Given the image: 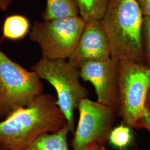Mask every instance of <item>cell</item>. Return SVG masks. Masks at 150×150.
Segmentation results:
<instances>
[{
    "label": "cell",
    "instance_id": "9",
    "mask_svg": "<svg viewBox=\"0 0 150 150\" xmlns=\"http://www.w3.org/2000/svg\"><path fill=\"white\" fill-rule=\"evenodd\" d=\"M111 57V47L100 20L86 22L75 49L67 59L79 69L83 64Z\"/></svg>",
    "mask_w": 150,
    "mask_h": 150
},
{
    "label": "cell",
    "instance_id": "14",
    "mask_svg": "<svg viewBox=\"0 0 150 150\" xmlns=\"http://www.w3.org/2000/svg\"><path fill=\"white\" fill-rule=\"evenodd\" d=\"M134 140L132 129L121 124L113 128L108 138L110 144L118 150H127Z\"/></svg>",
    "mask_w": 150,
    "mask_h": 150
},
{
    "label": "cell",
    "instance_id": "6",
    "mask_svg": "<svg viewBox=\"0 0 150 150\" xmlns=\"http://www.w3.org/2000/svg\"><path fill=\"white\" fill-rule=\"evenodd\" d=\"M81 16L34 22L29 32L30 40L40 47L42 58L67 59L86 25Z\"/></svg>",
    "mask_w": 150,
    "mask_h": 150
},
{
    "label": "cell",
    "instance_id": "11",
    "mask_svg": "<svg viewBox=\"0 0 150 150\" xmlns=\"http://www.w3.org/2000/svg\"><path fill=\"white\" fill-rule=\"evenodd\" d=\"M79 13L76 0H46L42 17L43 20H51L78 16Z\"/></svg>",
    "mask_w": 150,
    "mask_h": 150
},
{
    "label": "cell",
    "instance_id": "16",
    "mask_svg": "<svg viewBox=\"0 0 150 150\" xmlns=\"http://www.w3.org/2000/svg\"><path fill=\"white\" fill-rule=\"evenodd\" d=\"M144 16L150 17V0H135Z\"/></svg>",
    "mask_w": 150,
    "mask_h": 150
},
{
    "label": "cell",
    "instance_id": "18",
    "mask_svg": "<svg viewBox=\"0 0 150 150\" xmlns=\"http://www.w3.org/2000/svg\"><path fill=\"white\" fill-rule=\"evenodd\" d=\"M83 150H107V149L104 145L94 144L87 146Z\"/></svg>",
    "mask_w": 150,
    "mask_h": 150
},
{
    "label": "cell",
    "instance_id": "1",
    "mask_svg": "<svg viewBox=\"0 0 150 150\" xmlns=\"http://www.w3.org/2000/svg\"><path fill=\"white\" fill-rule=\"evenodd\" d=\"M67 125L57 99L43 93L28 106L0 121V148L22 150L40 135L57 132Z\"/></svg>",
    "mask_w": 150,
    "mask_h": 150
},
{
    "label": "cell",
    "instance_id": "19",
    "mask_svg": "<svg viewBox=\"0 0 150 150\" xmlns=\"http://www.w3.org/2000/svg\"><path fill=\"white\" fill-rule=\"evenodd\" d=\"M13 0H0V10L5 11L10 5Z\"/></svg>",
    "mask_w": 150,
    "mask_h": 150
},
{
    "label": "cell",
    "instance_id": "4",
    "mask_svg": "<svg viewBox=\"0 0 150 150\" xmlns=\"http://www.w3.org/2000/svg\"><path fill=\"white\" fill-rule=\"evenodd\" d=\"M43 89L36 72L12 61L0 49V121L32 103Z\"/></svg>",
    "mask_w": 150,
    "mask_h": 150
},
{
    "label": "cell",
    "instance_id": "12",
    "mask_svg": "<svg viewBox=\"0 0 150 150\" xmlns=\"http://www.w3.org/2000/svg\"><path fill=\"white\" fill-rule=\"evenodd\" d=\"M30 29V22L26 17L13 15L6 18L2 27V35L10 40H19L29 33Z\"/></svg>",
    "mask_w": 150,
    "mask_h": 150
},
{
    "label": "cell",
    "instance_id": "10",
    "mask_svg": "<svg viewBox=\"0 0 150 150\" xmlns=\"http://www.w3.org/2000/svg\"><path fill=\"white\" fill-rule=\"evenodd\" d=\"M69 132L67 125L57 132L43 134L21 150H70L67 142Z\"/></svg>",
    "mask_w": 150,
    "mask_h": 150
},
{
    "label": "cell",
    "instance_id": "17",
    "mask_svg": "<svg viewBox=\"0 0 150 150\" xmlns=\"http://www.w3.org/2000/svg\"><path fill=\"white\" fill-rule=\"evenodd\" d=\"M137 129H144L150 133V115L147 110L145 116L142 118L138 125Z\"/></svg>",
    "mask_w": 150,
    "mask_h": 150
},
{
    "label": "cell",
    "instance_id": "3",
    "mask_svg": "<svg viewBox=\"0 0 150 150\" xmlns=\"http://www.w3.org/2000/svg\"><path fill=\"white\" fill-rule=\"evenodd\" d=\"M31 69L41 80L46 81L57 93V104L67 120L70 132L75 130L74 112L81 101L88 98V89L80 82V75L67 59L41 58Z\"/></svg>",
    "mask_w": 150,
    "mask_h": 150
},
{
    "label": "cell",
    "instance_id": "15",
    "mask_svg": "<svg viewBox=\"0 0 150 150\" xmlns=\"http://www.w3.org/2000/svg\"><path fill=\"white\" fill-rule=\"evenodd\" d=\"M145 64L150 68V17L144 16L142 31Z\"/></svg>",
    "mask_w": 150,
    "mask_h": 150
},
{
    "label": "cell",
    "instance_id": "22",
    "mask_svg": "<svg viewBox=\"0 0 150 150\" xmlns=\"http://www.w3.org/2000/svg\"><path fill=\"white\" fill-rule=\"evenodd\" d=\"M0 150H3V149H1V148H0Z\"/></svg>",
    "mask_w": 150,
    "mask_h": 150
},
{
    "label": "cell",
    "instance_id": "7",
    "mask_svg": "<svg viewBox=\"0 0 150 150\" xmlns=\"http://www.w3.org/2000/svg\"><path fill=\"white\" fill-rule=\"evenodd\" d=\"M78 110L79 119L71 141L72 150H84L94 144L105 146L113 128L116 112L88 98L81 101Z\"/></svg>",
    "mask_w": 150,
    "mask_h": 150
},
{
    "label": "cell",
    "instance_id": "2",
    "mask_svg": "<svg viewBox=\"0 0 150 150\" xmlns=\"http://www.w3.org/2000/svg\"><path fill=\"white\" fill-rule=\"evenodd\" d=\"M100 21L110 42L112 59L145 64L144 16L135 0H110Z\"/></svg>",
    "mask_w": 150,
    "mask_h": 150
},
{
    "label": "cell",
    "instance_id": "13",
    "mask_svg": "<svg viewBox=\"0 0 150 150\" xmlns=\"http://www.w3.org/2000/svg\"><path fill=\"white\" fill-rule=\"evenodd\" d=\"M110 0H76L80 16L86 22L101 20Z\"/></svg>",
    "mask_w": 150,
    "mask_h": 150
},
{
    "label": "cell",
    "instance_id": "21",
    "mask_svg": "<svg viewBox=\"0 0 150 150\" xmlns=\"http://www.w3.org/2000/svg\"><path fill=\"white\" fill-rule=\"evenodd\" d=\"M134 150H141V149H134Z\"/></svg>",
    "mask_w": 150,
    "mask_h": 150
},
{
    "label": "cell",
    "instance_id": "5",
    "mask_svg": "<svg viewBox=\"0 0 150 150\" xmlns=\"http://www.w3.org/2000/svg\"><path fill=\"white\" fill-rule=\"evenodd\" d=\"M150 87V68L129 61H118L119 106L117 116L121 124L137 129L146 112Z\"/></svg>",
    "mask_w": 150,
    "mask_h": 150
},
{
    "label": "cell",
    "instance_id": "8",
    "mask_svg": "<svg viewBox=\"0 0 150 150\" xmlns=\"http://www.w3.org/2000/svg\"><path fill=\"white\" fill-rule=\"evenodd\" d=\"M81 79L94 87L97 101L111 108L117 114L118 98V61L110 57L91 61L79 68Z\"/></svg>",
    "mask_w": 150,
    "mask_h": 150
},
{
    "label": "cell",
    "instance_id": "20",
    "mask_svg": "<svg viewBox=\"0 0 150 150\" xmlns=\"http://www.w3.org/2000/svg\"><path fill=\"white\" fill-rule=\"evenodd\" d=\"M146 110L150 115V87L148 92L147 100H146Z\"/></svg>",
    "mask_w": 150,
    "mask_h": 150
}]
</instances>
